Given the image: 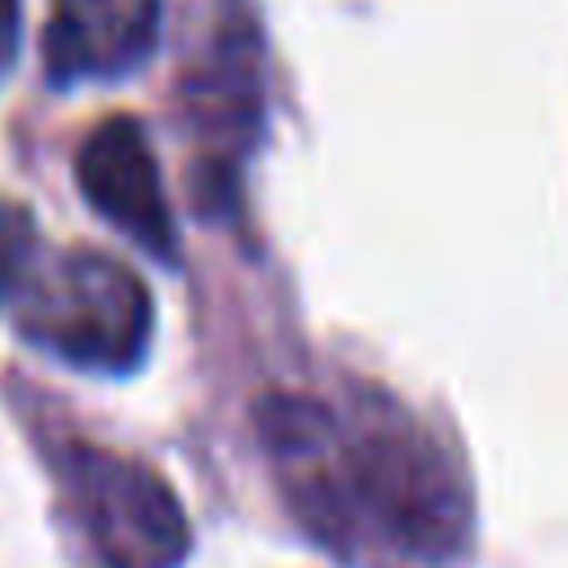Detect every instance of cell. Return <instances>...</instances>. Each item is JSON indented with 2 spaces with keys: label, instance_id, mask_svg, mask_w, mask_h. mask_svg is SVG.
<instances>
[{
  "label": "cell",
  "instance_id": "obj_1",
  "mask_svg": "<svg viewBox=\"0 0 568 568\" xmlns=\"http://www.w3.org/2000/svg\"><path fill=\"white\" fill-rule=\"evenodd\" d=\"M257 435L297 524L351 568H453L470 541V497L444 444L390 395L280 390L257 399Z\"/></svg>",
  "mask_w": 568,
  "mask_h": 568
},
{
  "label": "cell",
  "instance_id": "obj_7",
  "mask_svg": "<svg viewBox=\"0 0 568 568\" xmlns=\"http://www.w3.org/2000/svg\"><path fill=\"white\" fill-rule=\"evenodd\" d=\"M18 49H22V4L0 0V80L13 71Z\"/></svg>",
  "mask_w": 568,
  "mask_h": 568
},
{
  "label": "cell",
  "instance_id": "obj_5",
  "mask_svg": "<svg viewBox=\"0 0 568 568\" xmlns=\"http://www.w3.org/2000/svg\"><path fill=\"white\" fill-rule=\"evenodd\" d=\"M160 40V0H53L44 27V71L53 84L120 80Z\"/></svg>",
  "mask_w": 568,
  "mask_h": 568
},
{
  "label": "cell",
  "instance_id": "obj_6",
  "mask_svg": "<svg viewBox=\"0 0 568 568\" xmlns=\"http://www.w3.org/2000/svg\"><path fill=\"white\" fill-rule=\"evenodd\" d=\"M36 257H40V248H36V222H31L27 204L0 200V306H9L18 297Z\"/></svg>",
  "mask_w": 568,
  "mask_h": 568
},
{
  "label": "cell",
  "instance_id": "obj_2",
  "mask_svg": "<svg viewBox=\"0 0 568 568\" xmlns=\"http://www.w3.org/2000/svg\"><path fill=\"white\" fill-rule=\"evenodd\" d=\"M9 311L31 346L98 377L133 373L155 333L151 288L98 248H71L49 266L36 257Z\"/></svg>",
  "mask_w": 568,
  "mask_h": 568
},
{
  "label": "cell",
  "instance_id": "obj_4",
  "mask_svg": "<svg viewBox=\"0 0 568 568\" xmlns=\"http://www.w3.org/2000/svg\"><path fill=\"white\" fill-rule=\"evenodd\" d=\"M75 182L93 213L106 217L120 235L160 262H178V226L164 178L146 129L133 115H106L89 129L75 151Z\"/></svg>",
  "mask_w": 568,
  "mask_h": 568
},
{
  "label": "cell",
  "instance_id": "obj_3",
  "mask_svg": "<svg viewBox=\"0 0 568 568\" xmlns=\"http://www.w3.org/2000/svg\"><path fill=\"white\" fill-rule=\"evenodd\" d=\"M71 506L106 568H182L191 519L173 484L115 448L75 439L67 453Z\"/></svg>",
  "mask_w": 568,
  "mask_h": 568
}]
</instances>
